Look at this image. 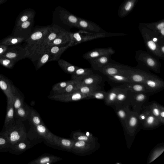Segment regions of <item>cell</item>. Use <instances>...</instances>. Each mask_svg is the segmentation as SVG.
<instances>
[{
	"label": "cell",
	"mask_w": 164,
	"mask_h": 164,
	"mask_svg": "<svg viewBox=\"0 0 164 164\" xmlns=\"http://www.w3.org/2000/svg\"><path fill=\"white\" fill-rule=\"evenodd\" d=\"M37 132L39 135L43 138L48 143L54 145L53 141L54 134L44 125L43 124L35 126Z\"/></svg>",
	"instance_id": "44dd1931"
},
{
	"label": "cell",
	"mask_w": 164,
	"mask_h": 164,
	"mask_svg": "<svg viewBox=\"0 0 164 164\" xmlns=\"http://www.w3.org/2000/svg\"><path fill=\"white\" fill-rule=\"evenodd\" d=\"M150 95L146 93H134L130 104L133 108L132 111L139 114L143 105L148 100Z\"/></svg>",
	"instance_id": "7c38bea8"
},
{
	"label": "cell",
	"mask_w": 164,
	"mask_h": 164,
	"mask_svg": "<svg viewBox=\"0 0 164 164\" xmlns=\"http://www.w3.org/2000/svg\"><path fill=\"white\" fill-rule=\"evenodd\" d=\"M9 107L7 115V119L8 121L12 120L14 116V108L13 106L12 98L8 99Z\"/></svg>",
	"instance_id": "ee69618b"
},
{
	"label": "cell",
	"mask_w": 164,
	"mask_h": 164,
	"mask_svg": "<svg viewBox=\"0 0 164 164\" xmlns=\"http://www.w3.org/2000/svg\"><path fill=\"white\" fill-rule=\"evenodd\" d=\"M19 147L21 149H24L26 148V145L24 143H21L19 144Z\"/></svg>",
	"instance_id": "11a10c76"
},
{
	"label": "cell",
	"mask_w": 164,
	"mask_h": 164,
	"mask_svg": "<svg viewBox=\"0 0 164 164\" xmlns=\"http://www.w3.org/2000/svg\"><path fill=\"white\" fill-rule=\"evenodd\" d=\"M16 63L15 61L9 58L3 56L0 57V64L6 68H12Z\"/></svg>",
	"instance_id": "60d3db41"
},
{
	"label": "cell",
	"mask_w": 164,
	"mask_h": 164,
	"mask_svg": "<svg viewBox=\"0 0 164 164\" xmlns=\"http://www.w3.org/2000/svg\"><path fill=\"white\" fill-rule=\"evenodd\" d=\"M69 48L68 45L65 46H53L49 47L48 49L51 55V61L58 60L64 52Z\"/></svg>",
	"instance_id": "7402d4cb"
},
{
	"label": "cell",
	"mask_w": 164,
	"mask_h": 164,
	"mask_svg": "<svg viewBox=\"0 0 164 164\" xmlns=\"http://www.w3.org/2000/svg\"><path fill=\"white\" fill-rule=\"evenodd\" d=\"M31 118L32 122L35 126L43 124L40 116L35 111H32L31 114Z\"/></svg>",
	"instance_id": "f6af8a7d"
},
{
	"label": "cell",
	"mask_w": 164,
	"mask_h": 164,
	"mask_svg": "<svg viewBox=\"0 0 164 164\" xmlns=\"http://www.w3.org/2000/svg\"><path fill=\"white\" fill-rule=\"evenodd\" d=\"M71 41L67 45L69 47L85 42L106 36L103 35L93 34L82 30L76 32H71Z\"/></svg>",
	"instance_id": "3957f363"
},
{
	"label": "cell",
	"mask_w": 164,
	"mask_h": 164,
	"mask_svg": "<svg viewBox=\"0 0 164 164\" xmlns=\"http://www.w3.org/2000/svg\"><path fill=\"white\" fill-rule=\"evenodd\" d=\"M81 82L72 80L71 82L62 90L57 92L55 94H64L74 92L80 84Z\"/></svg>",
	"instance_id": "d6a6232c"
},
{
	"label": "cell",
	"mask_w": 164,
	"mask_h": 164,
	"mask_svg": "<svg viewBox=\"0 0 164 164\" xmlns=\"http://www.w3.org/2000/svg\"><path fill=\"white\" fill-rule=\"evenodd\" d=\"M50 26L42 27L35 31L26 40L24 47L26 57L33 61H36L40 56L41 46L44 39L49 32Z\"/></svg>",
	"instance_id": "6da1fadb"
},
{
	"label": "cell",
	"mask_w": 164,
	"mask_h": 164,
	"mask_svg": "<svg viewBox=\"0 0 164 164\" xmlns=\"http://www.w3.org/2000/svg\"><path fill=\"white\" fill-rule=\"evenodd\" d=\"M5 143V140L2 138H0V145H3Z\"/></svg>",
	"instance_id": "6f0895ef"
},
{
	"label": "cell",
	"mask_w": 164,
	"mask_h": 164,
	"mask_svg": "<svg viewBox=\"0 0 164 164\" xmlns=\"http://www.w3.org/2000/svg\"><path fill=\"white\" fill-rule=\"evenodd\" d=\"M71 32L64 30L51 43L49 47L53 46H61L67 43L68 44L71 41Z\"/></svg>",
	"instance_id": "ffe728a7"
},
{
	"label": "cell",
	"mask_w": 164,
	"mask_h": 164,
	"mask_svg": "<svg viewBox=\"0 0 164 164\" xmlns=\"http://www.w3.org/2000/svg\"><path fill=\"white\" fill-rule=\"evenodd\" d=\"M143 110L141 109L139 114V119L140 123L142 124L145 121L148 114L149 109L147 106H144Z\"/></svg>",
	"instance_id": "7bdbcfd3"
},
{
	"label": "cell",
	"mask_w": 164,
	"mask_h": 164,
	"mask_svg": "<svg viewBox=\"0 0 164 164\" xmlns=\"http://www.w3.org/2000/svg\"><path fill=\"white\" fill-rule=\"evenodd\" d=\"M101 88L100 85H85L80 84L77 87L76 91L84 94L88 95L93 93L94 92L101 90Z\"/></svg>",
	"instance_id": "d4e9b609"
},
{
	"label": "cell",
	"mask_w": 164,
	"mask_h": 164,
	"mask_svg": "<svg viewBox=\"0 0 164 164\" xmlns=\"http://www.w3.org/2000/svg\"><path fill=\"white\" fill-rule=\"evenodd\" d=\"M115 53V50L111 47L98 48L85 53L83 55V57L85 60L90 61L105 55H113Z\"/></svg>",
	"instance_id": "5bb4252c"
},
{
	"label": "cell",
	"mask_w": 164,
	"mask_h": 164,
	"mask_svg": "<svg viewBox=\"0 0 164 164\" xmlns=\"http://www.w3.org/2000/svg\"><path fill=\"white\" fill-rule=\"evenodd\" d=\"M72 81L70 80L58 83L55 84L52 87V90L54 93L60 91L66 87Z\"/></svg>",
	"instance_id": "b9f144b4"
},
{
	"label": "cell",
	"mask_w": 164,
	"mask_h": 164,
	"mask_svg": "<svg viewBox=\"0 0 164 164\" xmlns=\"http://www.w3.org/2000/svg\"><path fill=\"white\" fill-rule=\"evenodd\" d=\"M59 15L62 21L65 24L70 27L78 28L80 18L64 10L59 11Z\"/></svg>",
	"instance_id": "9a60e30c"
},
{
	"label": "cell",
	"mask_w": 164,
	"mask_h": 164,
	"mask_svg": "<svg viewBox=\"0 0 164 164\" xmlns=\"http://www.w3.org/2000/svg\"><path fill=\"white\" fill-rule=\"evenodd\" d=\"M164 27V23H161L158 25L157 28L159 30H161Z\"/></svg>",
	"instance_id": "db71d44e"
},
{
	"label": "cell",
	"mask_w": 164,
	"mask_h": 164,
	"mask_svg": "<svg viewBox=\"0 0 164 164\" xmlns=\"http://www.w3.org/2000/svg\"><path fill=\"white\" fill-rule=\"evenodd\" d=\"M0 88L7 96L8 99L12 98L16 90L13 84L6 77L0 74Z\"/></svg>",
	"instance_id": "2e32d148"
},
{
	"label": "cell",
	"mask_w": 164,
	"mask_h": 164,
	"mask_svg": "<svg viewBox=\"0 0 164 164\" xmlns=\"http://www.w3.org/2000/svg\"><path fill=\"white\" fill-rule=\"evenodd\" d=\"M93 74V72L91 69L78 67L71 75V78L73 80L81 82L85 78Z\"/></svg>",
	"instance_id": "cb8c5ba5"
},
{
	"label": "cell",
	"mask_w": 164,
	"mask_h": 164,
	"mask_svg": "<svg viewBox=\"0 0 164 164\" xmlns=\"http://www.w3.org/2000/svg\"><path fill=\"white\" fill-rule=\"evenodd\" d=\"M73 139L76 140L86 141L96 144V140L92 134L89 132L86 134L81 132H76L73 135Z\"/></svg>",
	"instance_id": "4316f807"
},
{
	"label": "cell",
	"mask_w": 164,
	"mask_h": 164,
	"mask_svg": "<svg viewBox=\"0 0 164 164\" xmlns=\"http://www.w3.org/2000/svg\"><path fill=\"white\" fill-rule=\"evenodd\" d=\"M129 106L116 108V112L122 124L123 127L125 124L131 110Z\"/></svg>",
	"instance_id": "f1b7e54d"
},
{
	"label": "cell",
	"mask_w": 164,
	"mask_h": 164,
	"mask_svg": "<svg viewBox=\"0 0 164 164\" xmlns=\"http://www.w3.org/2000/svg\"><path fill=\"white\" fill-rule=\"evenodd\" d=\"M108 79L111 81L116 83H124L132 82L129 78L126 76L122 75H115L107 76Z\"/></svg>",
	"instance_id": "8d00e7d4"
},
{
	"label": "cell",
	"mask_w": 164,
	"mask_h": 164,
	"mask_svg": "<svg viewBox=\"0 0 164 164\" xmlns=\"http://www.w3.org/2000/svg\"><path fill=\"white\" fill-rule=\"evenodd\" d=\"M25 40V38L23 37L19 36L10 37L5 39L0 42V44L9 46L18 45L21 43Z\"/></svg>",
	"instance_id": "1f68e13d"
},
{
	"label": "cell",
	"mask_w": 164,
	"mask_h": 164,
	"mask_svg": "<svg viewBox=\"0 0 164 164\" xmlns=\"http://www.w3.org/2000/svg\"><path fill=\"white\" fill-rule=\"evenodd\" d=\"M151 75L145 71L136 68L133 70H128L125 74L124 76L128 77L132 82L144 85L147 78Z\"/></svg>",
	"instance_id": "8fae6325"
},
{
	"label": "cell",
	"mask_w": 164,
	"mask_h": 164,
	"mask_svg": "<svg viewBox=\"0 0 164 164\" xmlns=\"http://www.w3.org/2000/svg\"><path fill=\"white\" fill-rule=\"evenodd\" d=\"M161 124L160 121L151 113L149 109L147 118L142 124L144 127L148 129L153 128L159 126Z\"/></svg>",
	"instance_id": "484cf974"
},
{
	"label": "cell",
	"mask_w": 164,
	"mask_h": 164,
	"mask_svg": "<svg viewBox=\"0 0 164 164\" xmlns=\"http://www.w3.org/2000/svg\"><path fill=\"white\" fill-rule=\"evenodd\" d=\"M18 113L19 115L24 116L26 115V112L25 110L23 108H19L18 110Z\"/></svg>",
	"instance_id": "681fc988"
},
{
	"label": "cell",
	"mask_w": 164,
	"mask_h": 164,
	"mask_svg": "<svg viewBox=\"0 0 164 164\" xmlns=\"http://www.w3.org/2000/svg\"><path fill=\"white\" fill-rule=\"evenodd\" d=\"M107 94V92L101 90H98L89 95L87 99H96L104 101Z\"/></svg>",
	"instance_id": "74e56055"
},
{
	"label": "cell",
	"mask_w": 164,
	"mask_h": 164,
	"mask_svg": "<svg viewBox=\"0 0 164 164\" xmlns=\"http://www.w3.org/2000/svg\"><path fill=\"white\" fill-rule=\"evenodd\" d=\"M135 59L141 66L157 74L160 73L161 64L159 58L148 52L139 50L136 52Z\"/></svg>",
	"instance_id": "7a4b0ae2"
},
{
	"label": "cell",
	"mask_w": 164,
	"mask_h": 164,
	"mask_svg": "<svg viewBox=\"0 0 164 164\" xmlns=\"http://www.w3.org/2000/svg\"><path fill=\"white\" fill-rule=\"evenodd\" d=\"M9 46L0 44V57L2 56L7 50Z\"/></svg>",
	"instance_id": "7dc6e473"
},
{
	"label": "cell",
	"mask_w": 164,
	"mask_h": 164,
	"mask_svg": "<svg viewBox=\"0 0 164 164\" xmlns=\"http://www.w3.org/2000/svg\"><path fill=\"white\" fill-rule=\"evenodd\" d=\"M143 38L148 52L156 57L164 60V56L161 53L160 46L153 40L151 35L143 34Z\"/></svg>",
	"instance_id": "4fadbf2b"
},
{
	"label": "cell",
	"mask_w": 164,
	"mask_h": 164,
	"mask_svg": "<svg viewBox=\"0 0 164 164\" xmlns=\"http://www.w3.org/2000/svg\"><path fill=\"white\" fill-rule=\"evenodd\" d=\"M20 138V136L19 133L15 131L12 132L10 135V139L12 142H15L19 140Z\"/></svg>",
	"instance_id": "bcb514c9"
},
{
	"label": "cell",
	"mask_w": 164,
	"mask_h": 164,
	"mask_svg": "<svg viewBox=\"0 0 164 164\" xmlns=\"http://www.w3.org/2000/svg\"><path fill=\"white\" fill-rule=\"evenodd\" d=\"M58 64L61 68L68 74H73L78 67L75 65L61 59L58 62Z\"/></svg>",
	"instance_id": "4dcf8cb0"
},
{
	"label": "cell",
	"mask_w": 164,
	"mask_h": 164,
	"mask_svg": "<svg viewBox=\"0 0 164 164\" xmlns=\"http://www.w3.org/2000/svg\"><path fill=\"white\" fill-rule=\"evenodd\" d=\"M96 144L86 141L75 140L71 150L77 153H84L94 149Z\"/></svg>",
	"instance_id": "e0dca14e"
},
{
	"label": "cell",
	"mask_w": 164,
	"mask_h": 164,
	"mask_svg": "<svg viewBox=\"0 0 164 164\" xmlns=\"http://www.w3.org/2000/svg\"><path fill=\"white\" fill-rule=\"evenodd\" d=\"M103 81L102 76L98 75H91L81 82V84L85 85H100Z\"/></svg>",
	"instance_id": "83f0119b"
},
{
	"label": "cell",
	"mask_w": 164,
	"mask_h": 164,
	"mask_svg": "<svg viewBox=\"0 0 164 164\" xmlns=\"http://www.w3.org/2000/svg\"><path fill=\"white\" fill-rule=\"evenodd\" d=\"M132 3L130 2H128L126 6L125 9L127 11L129 10L131 6H132Z\"/></svg>",
	"instance_id": "f5cc1de1"
},
{
	"label": "cell",
	"mask_w": 164,
	"mask_h": 164,
	"mask_svg": "<svg viewBox=\"0 0 164 164\" xmlns=\"http://www.w3.org/2000/svg\"><path fill=\"white\" fill-rule=\"evenodd\" d=\"M28 17L27 16H24L21 18V20L23 22H26L27 20L28 19Z\"/></svg>",
	"instance_id": "9f6ffc18"
},
{
	"label": "cell",
	"mask_w": 164,
	"mask_h": 164,
	"mask_svg": "<svg viewBox=\"0 0 164 164\" xmlns=\"http://www.w3.org/2000/svg\"><path fill=\"white\" fill-rule=\"evenodd\" d=\"M119 88L115 86L107 92L105 103L108 106H114Z\"/></svg>",
	"instance_id": "f546056e"
},
{
	"label": "cell",
	"mask_w": 164,
	"mask_h": 164,
	"mask_svg": "<svg viewBox=\"0 0 164 164\" xmlns=\"http://www.w3.org/2000/svg\"><path fill=\"white\" fill-rule=\"evenodd\" d=\"M134 93L129 90L119 88L114 104L115 108L130 107Z\"/></svg>",
	"instance_id": "ba28073f"
},
{
	"label": "cell",
	"mask_w": 164,
	"mask_h": 164,
	"mask_svg": "<svg viewBox=\"0 0 164 164\" xmlns=\"http://www.w3.org/2000/svg\"><path fill=\"white\" fill-rule=\"evenodd\" d=\"M139 114L131 110L127 118L124 128L130 136H133L138 127L140 122Z\"/></svg>",
	"instance_id": "52a82bcc"
},
{
	"label": "cell",
	"mask_w": 164,
	"mask_h": 164,
	"mask_svg": "<svg viewBox=\"0 0 164 164\" xmlns=\"http://www.w3.org/2000/svg\"><path fill=\"white\" fill-rule=\"evenodd\" d=\"M88 95L79 92L64 94H55L49 97V99L62 102H67L87 99Z\"/></svg>",
	"instance_id": "8992f818"
},
{
	"label": "cell",
	"mask_w": 164,
	"mask_h": 164,
	"mask_svg": "<svg viewBox=\"0 0 164 164\" xmlns=\"http://www.w3.org/2000/svg\"><path fill=\"white\" fill-rule=\"evenodd\" d=\"M159 117L160 122L162 124L164 123V108L160 105Z\"/></svg>",
	"instance_id": "c3c4849f"
},
{
	"label": "cell",
	"mask_w": 164,
	"mask_h": 164,
	"mask_svg": "<svg viewBox=\"0 0 164 164\" xmlns=\"http://www.w3.org/2000/svg\"><path fill=\"white\" fill-rule=\"evenodd\" d=\"M53 141L54 145L64 149L71 150L75 141L74 140H69L62 138L56 135H53Z\"/></svg>",
	"instance_id": "603a6c76"
},
{
	"label": "cell",
	"mask_w": 164,
	"mask_h": 164,
	"mask_svg": "<svg viewBox=\"0 0 164 164\" xmlns=\"http://www.w3.org/2000/svg\"><path fill=\"white\" fill-rule=\"evenodd\" d=\"M111 55H105L89 61L92 67L95 70L100 71L111 60Z\"/></svg>",
	"instance_id": "d6986e66"
},
{
	"label": "cell",
	"mask_w": 164,
	"mask_h": 164,
	"mask_svg": "<svg viewBox=\"0 0 164 164\" xmlns=\"http://www.w3.org/2000/svg\"><path fill=\"white\" fill-rule=\"evenodd\" d=\"M115 87L126 89L134 93H144L149 94L145 85L140 83L133 82H126Z\"/></svg>",
	"instance_id": "ac0fdd59"
},
{
	"label": "cell",
	"mask_w": 164,
	"mask_h": 164,
	"mask_svg": "<svg viewBox=\"0 0 164 164\" xmlns=\"http://www.w3.org/2000/svg\"><path fill=\"white\" fill-rule=\"evenodd\" d=\"M37 69L38 70L47 63L51 61V57L48 49L46 50L38 59Z\"/></svg>",
	"instance_id": "836d02e7"
},
{
	"label": "cell",
	"mask_w": 164,
	"mask_h": 164,
	"mask_svg": "<svg viewBox=\"0 0 164 164\" xmlns=\"http://www.w3.org/2000/svg\"><path fill=\"white\" fill-rule=\"evenodd\" d=\"M30 25V23L29 21H26L22 25V27L24 29L28 28Z\"/></svg>",
	"instance_id": "f907efd6"
},
{
	"label": "cell",
	"mask_w": 164,
	"mask_h": 164,
	"mask_svg": "<svg viewBox=\"0 0 164 164\" xmlns=\"http://www.w3.org/2000/svg\"><path fill=\"white\" fill-rule=\"evenodd\" d=\"M147 107L151 113L160 121L159 117L160 105L153 101L149 106Z\"/></svg>",
	"instance_id": "f35d334b"
},
{
	"label": "cell",
	"mask_w": 164,
	"mask_h": 164,
	"mask_svg": "<svg viewBox=\"0 0 164 164\" xmlns=\"http://www.w3.org/2000/svg\"><path fill=\"white\" fill-rule=\"evenodd\" d=\"M135 69L125 65L109 63L104 66L100 72L107 76L115 75L124 76L125 74L128 70H133Z\"/></svg>",
	"instance_id": "277c9868"
},
{
	"label": "cell",
	"mask_w": 164,
	"mask_h": 164,
	"mask_svg": "<svg viewBox=\"0 0 164 164\" xmlns=\"http://www.w3.org/2000/svg\"><path fill=\"white\" fill-rule=\"evenodd\" d=\"M2 56L11 59L16 62L27 57L24 47L18 45L9 46Z\"/></svg>",
	"instance_id": "30bf717a"
},
{
	"label": "cell",
	"mask_w": 164,
	"mask_h": 164,
	"mask_svg": "<svg viewBox=\"0 0 164 164\" xmlns=\"http://www.w3.org/2000/svg\"><path fill=\"white\" fill-rule=\"evenodd\" d=\"M159 49L161 53L164 56V43L161 44L160 46Z\"/></svg>",
	"instance_id": "816d5d0a"
},
{
	"label": "cell",
	"mask_w": 164,
	"mask_h": 164,
	"mask_svg": "<svg viewBox=\"0 0 164 164\" xmlns=\"http://www.w3.org/2000/svg\"><path fill=\"white\" fill-rule=\"evenodd\" d=\"M60 160L58 157L53 156H42L34 162L36 164H50Z\"/></svg>",
	"instance_id": "d590c367"
},
{
	"label": "cell",
	"mask_w": 164,
	"mask_h": 164,
	"mask_svg": "<svg viewBox=\"0 0 164 164\" xmlns=\"http://www.w3.org/2000/svg\"><path fill=\"white\" fill-rule=\"evenodd\" d=\"M64 29L56 25L51 27L49 34L45 37L41 46L40 56L47 49L51 43L60 34Z\"/></svg>",
	"instance_id": "9c48e42d"
},
{
	"label": "cell",
	"mask_w": 164,
	"mask_h": 164,
	"mask_svg": "<svg viewBox=\"0 0 164 164\" xmlns=\"http://www.w3.org/2000/svg\"><path fill=\"white\" fill-rule=\"evenodd\" d=\"M144 85L148 93L152 95L161 91L164 88V82L159 77L152 74L147 79Z\"/></svg>",
	"instance_id": "5b68a950"
},
{
	"label": "cell",
	"mask_w": 164,
	"mask_h": 164,
	"mask_svg": "<svg viewBox=\"0 0 164 164\" xmlns=\"http://www.w3.org/2000/svg\"><path fill=\"white\" fill-rule=\"evenodd\" d=\"M86 31H98V30L94 26L87 21L80 18L78 28Z\"/></svg>",
	"instance_id": "e575fe53"
},
{
	"label": "cell",
	"mask_w": 164,
	"mask_h": 164,
	"mask_svg": "<svg viewBox=\"0 0 164 164\" xmlns=\"http://www.w3.org/2000/svg\"><path fill=\"white\" fill-rule=\"evenodd\" d=\"M164 151L163 146L157 147L155 149L149 157L148 163L149 164L156 159L163 153Z\"/></svg>",
	"instance_id": "ab89813d"
}]
</instances>
